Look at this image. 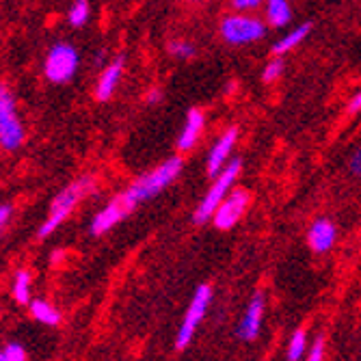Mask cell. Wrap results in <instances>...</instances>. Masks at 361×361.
<instances>
[{
	"label": "cell",
	"mask_w": 361,
	"mask_h": 361,
	"mask_svg": "<svg viewBox=\"0 0 361 361\" xmlns=\"http://www.w3.org/2000/svg\"><path fill=\"white\" fill-rule=\"evenodd\" d=\"M292 22L290 0H267V24L273 28H283Z\"/></svg>",
	"instance_id": "obj_16"
},
{
	"label": "cell",
	"mask_w": 361,
	"mask_h": 361,
	"mask_svg": "<svg viewBox=\"0 0 361 361\" xmlns=\"http://www.w3.org/2000/svg\"><path fill=\"white\" fill-rule=\"evenodd\" d=\"M348 169L355 178H361V145L355 147V152L350 154V160H348Z\"/></svg>",
	"instance_id": "obj_25"
},
{
	"label": "cell",
	"mask_w": 361,
	"mask_h": 361,
	"mask_svg": "<svg viewBox=\"0 0 361 361\" xmlns=\"http://www.w3.org/2000/svg\"><path fill=\"white\" fill-rule=\"evenodd\" d=\"M180 173H182V158H178V156L167 158L165 162H160L158 167L149 169L147 173H143L141 178H137L133 184H130L121 192L123 202L128 204L130 210H135L137 206L154 200V197L160 195L169 184H173Z\"/></svg>",
	"instance_id": "obj_1"
},
{
	"label": "cell",
	"mask_w": 361,
	"mask_h": 361,
	"mask_svg": "<svg viewBox=\"0 0 361 361\" xmlns=\"http://www.w3.org/2000/svg\"><path fill=\"white\" fill-rule=\"evenodd\" d=\"M93 192V180L91 178H78L74 180L72 184L65 186L50 204V210H48V216L46 221L42 223L37 236L39 238H48L50 234H54L56 229L70 219V214L76 210V206L85 200V197Z\"/></svg>",
	"instance_id": "obj_2"
},
{
	"label": "cell",
	"mask_w": 361,
	"mask_h": 361,
	"mask_svg": "<svg viewBox=\"0 0 361 361\" xmlns=\"http://www.w3.org/2000/svg\"><path fill=\"white\" fill-rule=\"evenodd\" d=\"M160 100H162L160 89H152V91H149V95H147V102H149V104H158Z\"/></svg>",
	"instance_id": "obj_29"
},
{
	"label": "cell",
	"mask_w": 361,
	"mask_h": 361,
	"mask_svg": "<svg viewBox=\"0 0 361 361\" xmlns=\"http://www.w3.org/2000/svg\"><path fill=\"white\" fill-rule=\"evenodd\" d=\"M210 301H212V288L208 283L200 286L195 290L192 294V299L188 303V310H186V316L182 320V326H180V331L176 336V348L182 350L190 344L195 331H197V326H200V322L204 320L208 307H210Z\"/></svg>",
	"instance_id": "obj_7"
},
{
	"label": "cell",
	"mask_w": 361,
	"mask_h": 361,
	"mask_svg": "<svg viewBox=\"0 0 361 361\" xmlns=\"http://www.w3.org/2000/svg\"><path fill=\"white\" fill-rule=\"evenodd\" d=\"M204 126H206V115L200 109H190L186 113V121H184V128H182L180 139H178V149L182 154L190 152L197 145V141L202 139Z\"/></svg>",
	"instance_id": "obj_14"
},
{
	"label": "cell",
	"mask_w": 361,
	"mask_h": 361,
	"mask_svg": "<svg viewBox=\"0 0 361 361\" xmlns=\"http://www.w3.org/2000/svg\"><path fill=\"white\" fill-rule=\"evenodd\" d=\"M11 206L9 204H3V206H0V232H3V227L7 225V221L11 219Z\"/></svg>",
	"instance_id": "obj_28"
},
{
	"label": "cell",
	"mask_w": 361,
	"mask_h": 361,
	"mask_svg": "<svg viewBox=\"0 0 361 361\" xmlns=\"http://www.w3.org/2000/svg\"><path fill=\"white\" fill-rule=\"evenodd\" d=\"M78 50L70 44H54L44 61L46 78L54 85L70 82L78 70Z\"/></svg>",
	"instance_id": "obj_6"
},
{
	"label": "cell",
	"mask_w": 361,
	"mask_h": 361,
	"mask_svg": "<svg viewBox=\"0 0 361 361\" xmlns=\"http://www.w3.org/2000/svg\"><path fill=\"white\" fill-rule=\"evenodd\" d=\"M264 307H267V301H264V294L262 292H255L253 299L238 324V338L245 340V342H251L259 336V329H262V320H264Z\"/></svg>",
	"instance_id": "obj_12"
},
{
	"label": "cell",
	"mask_w": 361,
	"mask_h": 361,
	"mask_svg": "<svg viewBox=\"0 0 361 361\" xmlns=\"http://www.w3.org/2000/svg\"><path fill=\"white\" fill-rule=\"evenodd\" d=\"M361 111V89L350 97V102H348V113L350 115H355V113H359Z\"/></svg>",
	"instance_id": "obj_27"
},
{
	"label": "cell",
	"mask_w": 361,
	"mask_h": 361,
	"mask_svg": "<svg viewBox=\"0 0 361 361\" xmlns=\"http://www.w3.org/2000/svg\"><path fill=\"white\" fill-rule=\"evenodd\" d=\"M186 3H202V0H186Z\"/></svg>",
	"instance_id": "obj_31"
},
{
	"label": "cell",
	"mask_w": 361,
	"mask_h": 361,
	"mask_svg": "<svg viewBox=\"0 0 361 361\" xmlns=\"http://www.w3.org/2000/svg\"><path fill=\"white\" fill-rule=\"evenodd\" d=\"M167 48H169V54L173 59H180V61H188V59H192L197 54L195 44L188 42V39H173V42H169Z\"/></svg>",
	"instance_id": "obj_21"
},
{
	"label": "cell",
	"mask_w": 361,
	"mask_h": 361,
	"mask_svg": "<svg viewBox=\"0 0 361 361\" xmlns=\"http://www.w3.org/2000/svg\"><path fill=\"white\" fill-rule=\"evenodd\" d=\"M123 68H126V59L119 56L115 61H111L109 65H104L100 78L95 82V100L97 102H109L111 97L115 95L121 78H123Z\"/></svg>",
	"instance_id": "obj_11"
},
{
	"label": "cell",
	"mask_w": 361,
	"mask_h": 361,
	"mask_svg": "<svg viewBox=\"0 0 361 361\" xmlns=\"http://www.w3.org/2000/svg\"><path fill=\"white\" fill-rule=\"evenodd\" d=\"M338 238V227L329 219H316L307 229V245L314 253H326Z\"/></svg>",
	"instance_id": "obj_13"
},
{
	"label": "cell",
	"mask_w": 361,
	"mask_h": 361,
	"mask_svg": "<svg viewBox=\"0 0 361 361\" xmlns=\"http://www.w3.org/2000/svg\"><path fill=\"white\" fill-rule=\"evenodd\" d=\"M13 299L18 303H30V273L18 271L13 279Z\"/></svg>",
	"instance_id": "obj_18"
},
{
	"label": "cell",
	"mask_w": 361,
	"mask_h": 361,
	"mask_svg": "<svg viewBox=\"0 0 361 361\" xmlns=\"http://www.w3.org/2000/svg\"><path fill=\"white\" fill-rule=\"evenodd\" d=\"M28 305H30V316L35 318L37 322L48 324V326H56L61 322V312L54 305H50L48 301H44V299H32Z\"/></svg>",
	"instance_id": "obj_17"
},
{
	"label": "cell",
	"mask_w": 361,
	"mask_h": 361,
	"mask_svg": "<svg viewBox=\"0 0 361 361\" xmlns=\"http://www.w3.org/2000/svg\"><path fill=\"white\" fill-rule=\"evenodd\" d=\"M305 348H307L305 329H297L292 334L290 344H288V361H301L303 355H305Z\"/></svg>",
	"instance_id": "obj_20"
},
{
	"label": "cell",
	"mask_w": 361,
	"mask_h": 361,
	"mask_svg": "<svg viewBox=\"0 0 361 361\" xmlns=\"http://www.w3.org/2000/svg\"><path fill=\"white\" fill-rule=\"evenodd\" d=\"M0 361H7V357H5V353H3V350H0Z\"/></svg>",
	"instance_id": "obj_30"
},
{
	"label": "cell",
	"mask_w": 361,
	"mask_h": 361,
	"mask_svg": "<svg viewBox=\"0 0 361 361\" xmlns=\"http://www.w3.org/2000/svg\"><path fill=\"white\" fill-rule=\"evenodd\" d=\"M236 141H238V128H234V126L227 128L225 133L214 141V145L208 152V160H206V173L210 178H216L225 169V165L229 162V156L234 152Z\"/></svg>",
	"instance_id": "obj_9"
},
{
	"label": "cell",
	"mask_w": 361,
	"mask_h": 361,
	"mask_svg": "<svg viewBox=\"0 0 361 361\" xmlns=\"http://www.w3.org/2000/svg\"><path fill=\"white\" fill-rule=\"evenodd\" d=\"M130 212H133V210L128 208V204L123 202V197L117 195V197H113V200H111L100 212H97V214L93 216L89 232H91L93 236H102V234L111 232V229H113L119 221H123Z\"/></svg>",
	"instance_id": "obj_10"
},
{
	"label": "cell",
	"mask_w": 361,
	"mask_h": 361,
	"mask_svg": "<svg viewBox=\"0 0 361 361\" xmlns=\"http://www.w3.org/2000/svg\"><path fill=\"white\" fill-rule=\"evenodd\" d=\"M251 204V192L247 188H232L229 195L223 200V204L216 208L212 221H214V227L221 229V232H227V229H232L247 212Z\"/></svg>",
	"instance_id": "obj_8"
},
{
	"label": "cell",
	"mask_w": 361,
	"mask_h": 361,
	"mask_svg": "<svg viewBox=\"0 0 361 361\" xmlns=\"http://www.w3.org/2000/svg\"><path fill=\"white\" fill-rule=\"evenodd\" d=\"M262 3H267V0H232V9L236 13H247V11L257 9Z\"/></svg>",
	"instance_id": "obj_24"
},
{
	"label": "cell",
	"mask_w": 361,
	"mask_h": 361,
	"mask_svg": "<svg viewBox=\"0 0 361 361\" xmlns=\"http://www.w3.org/2000/svg\"><path fill=\"white\" fill-rule=\"evenodd\" d=\"M3 353H5L7 361H26V350H24V346L18 344V342L7 344Z\"/></svg>",
	"instance_id": "obj_23"
},
{
	"label": "cell",
	"mask_w": 361,
	"mask_h": 361,
	"mask_svg": "<svg viewBox=\"0 0 361 361\" xmlns=\"http://www.w3.org/2000/svg\"><path fill=\"white\" fill-rule=\"evenodd\" d=\"M24 143V126L16 109V100L5 82H0V147L16 152Z\"/></svg>",
	"instance_id": "obj_5"
},
{
	"label": "cell",
	"mask_w": 361,
	"mask_h": 361,
	"mask_svg": "<svg viewBox=\"0 0 361 361\" xmlns=\"http://www.w3.org/2000/svg\"><path fill=\"white\" fill-rule=\"evenodd\" d=\"M219 32L223 42L229 46H249L267 37V22L255 16L234 13L223 18Z\"/></svg>",
	"instance_id": "obj_4"
},
{
	"label": "cell",
	"mask_w": 361,
	"mask_h": 361,
	"mask_svg": "<svg viewBox=\"0 0 361 361\" xmlns=\"http://www.w3.org/2000/svg\"><path fill=\"white\" fill-rule=\"evenodd\" d=\"M283 70H286V63H283V59H281V56H275V59H271V61L267 63L264 72H262V82L273 85L275 80H279V78H281Z\"/></svg>",
	"instance_id": "obj_22"
},
{
	"label": "cell",
	"mask_w": 361,
	"mask_h": 361,
	"mask_svg": "<svg viewBox=\"0 0 361 361\" xmlns=\"http://www.w3.org/2000/svg\"><path fill=\"white\" fill-rule=\"evenodd\" d=\"M91 16V7H89V0H74V5L68 11V22L74 28H80L89 22Z\"/></svg>",
	"instance_id": "obj_19"
},
{
	"label": "cell",
	"mask_w": 361,
	"mask_h": 361,
	"mask_svg": "<svg viewBox=\"0 0 361 361\" xmlns=\"http://www.w3.org/2000/svg\"><path fill=\"white\" fill-rule=\"evenodd\" d=\"M240 171H243V160L232 158V160H229L227 165H225V169L214 178L212 186L208 188V192L202 197L200 206H197V210L192 212V221H195L197 225H204L206 221H210V219L214 216L216 208L223 204V200L229 195V190L234 188V184H236V180H238V176H240Z\"/></svg>",
	"instance_id": "obj_3"
},
{
	"label": "cell",
	"mask_w": 361,
	"mask_h": 361,
	"mask_svg": "<svg viewBox=\"0 0 361 361\" xmlns=\"http://www.w3.org/2000/svg\"><path fill=\"white\" fill-rule=\"evenodd\" d=\"M322 357H324V338H316V342L310 348L307 361H322Z\"/></svg>",
	"instance_id": "obj_26"
},
{
	"label": "cell",
	"mask_w": 361,
	"mask_h": 361,
	"mask_svg": "<svg viewBox=\"0 0 361 361\" xmlns=\"http://www.w3.org/2000/svg\"><path fill=\"white\" fill-rule=\"evenodd\" d=\"M312 32V22H303V24H297L292 30H288L283 37H279L275 44H273V54L281 56V54H288L292 52L294 48H299Z\"/></svg>",
	"instance_id": "obj_15"
}]
</instances>
